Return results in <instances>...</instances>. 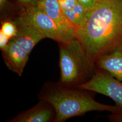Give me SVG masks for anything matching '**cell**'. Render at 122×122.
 <instances>
[{
    "label": "cell",
    "mask_w": 122,
    "mask_h": 122,
    "mask_svg": "<svg viewBox=\"0 0 122 122\" xmlns=\"http://www.w3.org/2000/svg\"><path fill=\"white\" fill-rule=\"evenodd\" d=\"M20 1L24 3L29 4L30 5H34L37 4L39 1L38 0H19Z\"/></svg>",
    "instance_id": "obj_17"
},
{
    "label": "cell",
    "mask_w": 122,
    "mask_h": 122,
    "mask_svg": "<svg viewBox=\"0 0 122 122\" xmlns=\"http://www.w3.org/2000/svg\"><path fill=\"white\" fill-rule=\"evenodd\" d=\"M10 38L0 30V48L2 50L8 45Z\"/></svg>",
    "instance_id": "obj_15"
},
{
    "label": "cell",
    "mask_w": 122,
    "mask_h": 122,
    "mask_svg": "<svg viewBox=\"0 0 122 122\" xmlns=\"http://www.w3.org/2000/svg\"><path fill=\"white\" fill-rule=\"evenodd\" d=\"M66 15L78 29L86 17L87 11L78 1L69 10H63Z\"/></svg>",
    "instance_id": "obj_11"
},
{
    "label": "cell",
    "mask_w": 122,
    "mask_h": 122,
    "mask_svg": "<svg viewBox=\"0 0 122 122\" xmlns=\"http://www.w3.org/2000/svg\"><path fill=\"white\" fill-rule=\"evenodd\" d=\"M63 10L72 9L78 2L77 0H57Z\"/></svg>",
    "instance_id": "obj_13"
},
{
    "label": "cell",
    "mask_w": 122,
    "mask_h": 122,
    "mask_svg": "<svg viewBox=\"0 0 122 122\" xmlns=\"http://www.w3.org/2000/svg\"><path fill=\"white\" fill-rule=\"evenodd\" d=\"M76 87L108 96L122 107V82L105 70L96 71L89 80Z\"/></svg>",
    "instance_id": "obj_4"
},
{
    "label": "cell",
    "mask_w": 122,
    "mask_h": 122,
    "mask_svg": "<svg viewBox=\"0 0 122 122\" xmlns=\"http://www.w3.org/2000/svg\"><path fill=\"white\" fill-rule=\"evenodd\" d=\"M38 4L56 24L60 43H67L76 39L77 28L66 15L57 0H39Z\"/></svg>",
    "instance_id": "obj_6"
},
{
    "label": "cell",
    "mask_w": 122,
    "mask_h": 122,
    "mask_svg": "<svg viewBox=\"0 0 122 122\" xmlns=\"http://www.w3.org/2000/svg\"><path fill=\"white\" fill-rule=\"evenodd\" d=\"M7 0H0V10L3 9L7 4Z\"/></svg>",
    "instance_id": "obj_18"
},
{
    "label": "cell",
    "mask_w": 122,
    "mask_h": 122,
    "mask_svg": "<svg viewBox=\"0 0 122 122\" xmlns=\"http://www.w3.org/2000/svg\"><path fill=\"white\" fill-rule=\"evenodd\" d=\"M76 38L95 63L122 47V0H101L88 11Z\"/></svg>",
    "instance_id": "obj_1"
},
{
    "label": "cell",
    "mask_w": 122,
    "mask_h": 122,
    "mask_svg": "<svg viewBox=\"0 0 122 122\" xmlns=\"http://www.w3.org/2000/svg\"><path fill=\"white\" fill-rule=\"evenodd\" d=\"M1 51L5 63L9 69L21 76L30 54L11 39Z\"/></svg>",
    "instance_id": "obj_7"
},
{
    "label": "cell",
    "mask_w": 122,
    "mask_h": 122,
    "mask_svg": "<svg viewBox=\"0 0 122 122\" xmlns=\"http://www.w3.org/2000/svg\"><path fill=\"white\" fill-rule=\"evenodd\" d=\"M15 22L17 27V33L10 39L30 54L35 45L46 37L39 31L21 22L17 18Z\"/></svg>",
    "instance_id": "obj_9"
},
{
    "label": "cell",
    "mask_w": 122,
    "mask_h": 122,
    "mask_svg": "<svg viewBox=\"0 0 122 122\" xmlns=\"http://www.w3.org/2000/svg\"><path fill=\"white\" fill-rule=\"evenodd\" d=\"M74 90L54 84H47L42 92L41 99L50 104L55 110V122L65 121L93 111L114 113L122 109L121 106L101 104L83 90Z\"/></svg>",
    "instance_id": "obj_2"
},
{
    "label": "cell",
    "mask_w": 122,
    "mask_h": 122,
    "mask_svg": "<svg viewBox=\"0 0 122 122\" xmlns=\"http://www.w3.org/2000/svg\"><path fill=\"white\" fill-rule=\"evenodd\" d=\"M17 19L22 23L39 31L46 38L60 43L59 33L56 24L38 3L28 6Z\"/></svg>",
    "instance_id": "obj_5"
},
{
    "label": "cell",
    "mask_w": 122,
    "mask_h": 122,
    "mask_svg": "<svg viewBox=\"0 0 122 122\" xmlns=\"http://www.w3.org/2000/svg\"><path fill=\"white\" fill-rule=\"evenodd\" d=\"M95 63L122 82V47L98 57Z\"/></svg>",
    "instance_id": "obj_10"
},
{
    "label": "cell",
    "mask_w": 122,
    "mask_h": 122,
    "mask_svg": "<svg viewBox=\"0 0 122 122\" xmlns=\"http://www.w3.org/2000/svg\"><path fill=\"white\" fill-rule=\"evenodd\" d=\"M56 112L52 105L42 100L31 109L25 111L10 120L12 122H48L55 121Z\"/></svg>",
    "instance_id": "obj_8"
},
{
    "label": "cell",
    "mask_w": 122,
    "mask_h": 122,
    "mask_svg": "<svg viewBox=\"0 0 122 122\" xmlns=\"http://www.w3.org/2000/svg\"><path fill=\"white\" fill-rule=\"evenodd\" d=\"M88 11L95 7L101 0H77Z\"/></svg>",
    "instance_id": "obj_14"
},
{
    "label": "cell",
    "mask_w": 122,
    "mask_h": 122,
    "mask_svg": "<svg viewBox=\"0 0 122 122\" xmlns=\"http://www.w3.org/2000/svg\"><path fill=\"white\" fill-rule=\"evenodd\" d=\"M95 64L77 38L67 43H61L59 66L62 86L83 83L82 81L94 73Z\"/></svg>",
    "instance_id": "obj_3"
},
{
    "label": "cell",
    "mask_w": 122,
    "mask_h": 122,
    "mask_svg": "<svg viewBox=\"0 0 122 122\" xmlns=\"http://www.w3.org/2000/svg\"><path fill=\"white\" fill-rule=\"evenodd\" d=\"M0 30L11 39L17 35V27L15 21H5L2 23Z\"/></svg>",
    "instance_id": "obj_12"
},
{
    "label": "cell",
    "mask_w": 122,
    "mask_h": 122,
    "mask_svg": "<svg viewBox=\"0 0 122 122\" xmlns=\"http://www.w3.org/2000/svg\"><path fill=\"white\" fill-rule=\"evenodd\" d=\"M108 118L111 122H122V109L108 116Z\"/></svg>",
    "instance_id": "obj_16"
}]
</instances>
